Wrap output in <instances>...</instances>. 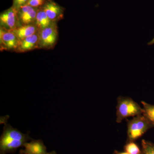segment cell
Listing matches in <instances>:
<instances>
[{"label":"cell","instance_id":"obj_10","mask_svg":"<svg viewBox=\"0 0 154 154\" xmlns=\"http://www.w3.org/2000/svg\"><path fill=\"white\" fill-rule=\"evenodd\" d=\"M39 32L20 40L16 51L19 52H26L39 47Z\"/></svg>","mask_w":154,"mask_h":154},{"label":"cell","instance_id":"obj_5","mask_svg":"<svg viewBox=\"0 0 154 154\" xmlns=\"http://www.w3.org/2000/svg\"><path fill=\"white\" fill-rule=\"evenodd\" d=\"M38 9L28 5L22 6L17 10L19 22L22 25L35 24Z\"/></svg>","mask_w":154,"mask_h":154},{"label":"cell","instance_id":"obj_8","mask_svg":"<svg viewBox=\"0 0 154 154\" xmlns=\"http://www.w3.org/2000/svg\"><path fill=\"white\" fill-rule=\"evenodd\" d=\"M24 140L28 142L31 140L28 134L22 133L19 130L14 128L10 125H5L1 140Z\"/></svg>","mask_w":154,"mask_h":154},{"label":"cell","instance_id":"obj_22","mask_svg":"<svg viewBox=\"0 0 154 154\" xmlns=\"http://www.w3.org/2000/svg\"><path fill=\"white\" fill-rule=\"evenodd\" d=\"M48 154H57V153L55 151H52L50 152H48Z\"/></svg>","mask_w":154,"mask_h":154},{"label":"cell","instance_id":"obj_1","mask_svg":"<svg viewBox=\"0 0 154 154\" xmlns=\"http://www.w3.org/2000/svg\"><path fill=\"white\" fill-rule=\"evenodd\" d=\"M116 108V121L118 123H121L122 120L128 117L141 115L143 113V108L128 97H119Z\"/></svg>","mask_w":154,"mask_h":154},{"label":"cell","instance_id":"obj_12","mask_svg":"<svg viewBox=\"0 0 154 154\" xmlns=\"http://www.w3.org/2000/svg\"><path fill=\"white\" fill-rule=\"evenodd\" d=\"M27 142L24 140H6L0 141V153L6 154L15 151L17 149L23 146L24 144Z\"/></svg>","mask_w":154,"mask_h":154},{"label":"cell","instance_id":"obj_21","mask_svg":"<svg viewBox=\"0 0 154 154\" xmlns=\"http://www.w3.org/2000/svg\"><path fill=\"white\" fill-rule=\"evenodd\" d=\"M154 44V38H153L151 40V41H150L148 43H147L148 45H152Z\"/></svg>","mask_w":154,"mask_h":154},{"label":"cell","instance_id":"obj_23","mask_svg":"<svg viewBox=\"0 0 154 154\" xmlns=\"http://www.w3.org/2000/svg\"><path fill=\"white\" fill-rule=\"evenodd\" d=\"M19 154H24L19 153Z\"/></svg>","mask_w":154,"mask_h":154},{"label":"cell","instance_id":"obj_18","mask_svg":"<svg viewBox=\"0 0 154 154\" xmlns=\"http://www.w3.org/2000/svg\"><path fill=\"white\" fill-rule=\"evenodd\" d=\"M29 0H14V6L16 10H18L22 6L27 5Z\"/></svg>","mask_w":154,"mask_h":154},{"label":"cell","instance_id":"obj_15","mask_svg":"<svg viewBox=\"0 0 154 154\" xmlns=\"http://www.w3.org/2000/svg\"><path fill=\"white\" fill-rule=\"evenodd\" d=\"M125 152L129 154H141V150L135 141H127L124 147Z\"/></svg>","mask_w":154,"mask_h":154},{"label":"cell","instance_id":"obj_7","mask_svg":"<svg viewBox=\"0 0 154 154\" xmlns=\"http://www.w3.org/2000/svg\"><path fill=\"white\" fill-rule=\"evenodd\" d=\"M41 8L45 12L49 19L54 22L63 18V8L51 0L47 1Z\"/></svg>","mask_w":154,"mask_h":154},{"label":"cell","instance_id":"obj_20","mask_svg":"<svg viewBox=\"0 0 154 154\" xmlns=\"http://www.w3.org/2000/svg\"><path fill=\"white\" fill-rule=\"evenodd\" d=\"M113 154H129L128 153L126 152H120L117 151L115 150L113 152Z\"/></svg>","mask_w":154,"mask_h":154},{"label":"cell","instance_id":"obj_14","mask_svg":"<svg viewBox=\"0 0 154 154\" xmlns=\"http://www.w3.org/2000/svg\"><path fill=\"white\" fill-rule=\"evenodd\" d=\"M141 102L143 105V115L154 126V105L148 104L144 101Z\"/></svg>","mask_w":154,"mask_h":154},{"label":"cell","instance_id":"obj_16","mask_svg":"<svg viewBox=\"0 0 154 154\" xmlns=\"http://www.w3.org/2000/svg\"><path fill=\"white\" fill-rule=\"evenodd\" d=\"M141 150V154H154V143L149 141L142 140Z\"/></svg>","mask_w":154,"mask_h":154},{"label":"cell","instance_id":"obj_4","mask_svg":"<svg viewBox=\"0 0 154 154\" xmlns=\"http://www.w3.org/2000/svg\"><path fill=\"white\" fill-rule=\"evenodd\" d=\"M19 22L17 10L13 7L3 12L0 16L1 28L5 30H14L18 27Z\"/></svg>","mask_w":154,"mask_h":154},{"label":"cell","instance_id":"obj_2","mask_svg":"<svg viewBox=\"0 0 154 154\" xmlns=\"http://www.w3.org/2000/svg\"><path fill=\"white\" fill-rule=\"evenodd\" d=\"M153 127H154L153 125L143 114L137 116L128 121V141L137 140Z\"/></svg>","mask_w":154,"mask_h":154},{"label":"cell","instance_id":"obj_6","mask_svg":"<svg viewBox=\"0 0 154 154\" xmlns=\"http://www.w3.org/2000/svg\"><path fill=\"white\" fill-rule=\"evenodd\" d=\"M0 40L1 47L5 50H16L19 45V38L12 30L1 28Z\"/></svg>","mask_w":154,"mask_h":154},{"label":"cell","instance_id":"obj_3","mask_svg":"<svg viewBox=\"0 0 154 154\" xmlns=\"http://www.w3.org/2000/svg\"><path fill=\"white\" fill-rule=\"evenodd\" d=\"M39 47L50 48L55 45L57 41L58 32L55 23L39 30Z\"/></svg>","mask_w":154,"mask_h":154},{"label":"cell","instance_id":"obj_13","mask_svg":"<svg viewBox=\"0 0 154 154\" xmlns=\"http://www.w3.org/2000/svg\"><path fill=\"white\" fill-rule=\"evenodd\" d=\"M54 23V22H52L48 17L47 14L42 9L38 10L35 25L39 30L49 27Z\"/></svg>","mask_w":154,"mask_h":154},{"label":"cell","instance_id":"obj_11","mask_svg":"<svg viewBox=\"0 0 154 154\" xmlns=\"http://www.w3.org/2000/svg\"><path fill=\"white\" fill-rule=\"evenodd\" d=\"M15 33L19 41L33 35L39 31L35 24L18 26L12 30Z\"/></svg>","mask_w":154,"mask_h":154},{"label":"cell","instance_id":"obj_19","mask_svg":"<svg viewBox=\"0 0 154 154\" xmlns=\"http://www.w3.org/2000/svg\"><path fill=\"white\" fill-rule=\"evenodd\" d=\"M9 118V116H3V117H1V123L2 124V123H4L5 125L6 124V123L7 122V120Z\"/></svg>","mask_w":154,"mask_h":154},{"label":"cell","instance_id":"obj_9","mask_svg":"<svg viewBox=\"0 0 154 154\" xmlns=\"http://www.w3.org/2000/svg\"><path fill=\"white\" fill-rule=\"evenodd\" d=\"M23 146L24 149H21L20 153L24 154H48L46 147L41 140H32L25 143Z\"/></svg>","mask_w":154,"mask_h":154},{"label":"cell","instance_id":"obj_17","mask_svg":"<svg viewBox=\"0 0 154 154\" xmlns=\"http://www.w3.org/2000/svg\"><path fill=\"white\" fill-rule=\"evenodd\" d=\"M46 2L47 0H29L26 5L37 8L42 7Z\"/></svg>","mask_w":154,"mask_h":154}]
</instances>
